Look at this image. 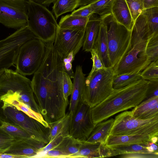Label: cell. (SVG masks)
<instances>
[{
	"label": "cell",
	"instance_id": "6",
	"mask_svg": "<svg viewBox=\"0 0 158 158\" xmlns=\"http://www.w3.org/2000/svg\"><path fill=\"white\" fill-rule=\"evenodd\" d=\"M0 118L27 131L32 138L46 145L49 141L50 129L13 106L1 102Z\"/></svg>",
	"mask_w": 158,
	"mask_h": 158
},
{
	"label": "cell",
	"instance_id": "3",
	"mask_svg": "<svg viewBox=\"0 0 158 158\" xmlns=\"http://www.w3.org/2000/svg\"><path fill=\"white\" fill-rule=\"evenodd\" d=\"M101 18L106 29L109 58L113 68L131 48V31L118 23L111 14Z\"/></svg>",
	"mask_w": 158,
	"mask_h": 158
},
{
	"label": "cell",
	"instance_id": "24",
	"mask_svg": "<svg viewBox=\"0 0 158 158\" xmlns=\"http://www.w3.org/2000/svg\"><path fill=\"white\" fill-rule=\"evenodd\" d=\"M71 118V115L68 112L62 118L49 124L50 127L48 137L49 142L58 136L63 135L65 137L69 135V128Z\"/></svg>",
	"mask_w": 158,
	"mask_h": 158
},
{
	"label": "cell",
	"instance_id": "48",
	"mask_svg": "<svg viewBox=\"0 0 158 158\" xmlns=\"http://www.w3.org/2000/svg\"><path fill=\"white\" fill-rule=\"evenodd\" d=\"M145 145L148 148L151 152H158L157 144L151 142H149L147 144H146Z\"/></svg>",
	"mask_w": 158,
	"mask_h": 158
},
{
	"label": "cell",
	"instance_id": "28",
	"mask_svg": "<svg viewBox=\"0 0 158 158\" xmlns=\"http://www.w3.org/2000/svg\"><path fill=\"white\" fill-rule=\"evenodd\" d=\"M79 7V0H56L53 3L52 10L57 19L62 14L72 12Z\"/></svg>",
	"mask_w": 158,
	"mask_h": 158
},
{
	"label": "cell",
	"instance_id": "22",
	"mask_svg": "<svg viewBox=\"0 0 158 158\" xmlns=\"http://www.w3.org/2000/svg\"><path fill=\"white\" fill-rule=\"evenodd\" d=\"M114 121V119L111 118L97 124L89 138L85 141L105 144L107 138L110 135Z\"/></svg>",
	"mask_w": 158,
	"mask_h": 158
},
{
	"label": "cell",
	"instance_id": "38",
	"mask_svg": "<svg viewBox=\"0 0 158 158\" xmlns=\"http://www.w3.org/2000/svg\"><path fill=\"white\" fill-rule=\"evenodd\" d=\"M63 90L65 98L68 99L71 95L73 89V83L70 76L64 70L63 75Z\"/></svg>",
	"mask_w": 158,
	"mask_h": 158
},
{
	"label": "cell",
	"instance_id": "5",
	"mask_svg": "<svg viewBox=\"0 0 158 158\" xmlns=\"http://www.w3.org/2000/svg\"><path fill=\"white\" fill-rule=\"evenodd\" d=\"M114 75L112 68H105L94 72L86 78L82 102L92 108L105 99L113 92Z\"/></svg>",
	"mask_w": 158,
	"mask_h": 158
},
{
	"label": "cell",
	"instance_id": "26",
	"mask_svg": "<svg viewBox=\"0 0 158 158\" xmlns=\"http://www.w3.org/2000/svg\"><path fill=\"white\" fill-rule=\"evenodd\" d=\"M108 147L111 151L112 156L123 154L154 152H151L145 144H131L113 146Z\"/></svg>",
	"mask_w": 158,
	"mask_h": 158
},
{
	"label": "cell",
	"instance_id": "46",
	"mask_svg": "<svg viewBox=\"0 0 158 158\" xmlns=\"http://www.w3.org/2000/svg\"><path fill=\"white\" fill-rule=\"evenodd\" d=\"M158 7V0H143V10Z\"/></svg>",
	"mask_w": 158,
	"mask_h": 158
},
{
	"label": "cell",
	"instance_id": "40",
	"mask_svg": "<svg viewBox=\"0 0 158 158\" xmlns=\"http://www.w3.org/2000/svg\"><path fill=\"white\" fill-rule=\"evenodd\" d=\"M64 137L63 135H60L56 137L44 147L39 149V153L35 158H36L39 155L55 148L60 144Z\"/></svg>",
	"mask_w": 158,
	"mask_h": 158
},
{
	"label": "cell",
	"instance_id": "31",
	"mask_svg": "<svg viewBox=\"0 0 158 158\" xmlns=\"http://www.w3.org/2000/svg\"><path fill=\"white\" fill-rule=\"evenodd\" d=\"M0 124V127L12 135L15 139H33L24 129L11 124L1 118Z\"/></svg>",
	"mask_w": 158,
	"mask_h": 158
},
{
	"label": "cell",
	"instance_id": "13",
	"mask_svg": "<svg viewBox=\"0 0 158 158\" xmlns=\"http://www.w3.org/2000/svg\"><path fill=\"white\" fill-rule=\"evenodd\" d=\"M85 29L74 30L58 28L53 46L63 59L73 52L75 56L82 46Z\"/></svg>",
	"mask_w": 158,
	"mask_h": 158
},
{
	"label": "cell",
	"instance_id": "12",
	"mask_svg": "<svg viewBox=\"0 0 158 158\" xmlns=\"http://www.w3.org/2000/svg\"><path fill=\"white\" fill-rule=\"evenodd\" d=\"M91 109L82 102L71 116L69 135L81 141H85L94 129V125L92 117Z\"/></svg>",
	"mask_w": 158,
	"mask_h": 158
},
{
	"label": "cell",
	"instance_id": "4",
	"mask_svg": "<svg viewBox=\"0 0 158 158\" xmlns=\"http://www.w3.org/2000/svg\"><path fill=\"white\" fill-rule=\"evenodd\" d=\"M27 26L46 44L53 43L59 28L52 13L46 7L27 1Z\"/></svg>",
	"mask_w": 158,
	"mask_h": 158
},
{
	"label": "cell",
	"instance_id": "23",
	"mask_svg": "<svg viewBox=\"0 0 158 158\" xmlns=\"http://www.w3.org/2000/svg\"><path fill=\"white\" fill-rule=\"evenodd\" d=\"M151 36L143 11L135 20L131 30L132 47L141 40H147Z\"/></svg>",
	"mask_w": 158,
	"mask_h": 158
},
{
	"label": "cell",
	"instance_id": "11",
	"mask_svg": "<svg viewBox=\"0 0 158 158\" xmlns=\"http://www.w3.org/2000/svg\"><path fill=\"white\" fill-rule=\"evenodd\" d=\"M27 1L0 0V23L18 29L27 25Z\"/></svg>",
	"mask_w": 158,
	"mask_h": 158
},
{
	"label": "cell",
	"instance_id": "50",
	"mask_svg": "<svg viewBox=\"0 0 158 158\" xmlns=\"http://www.w3.org/2000/svg\"><path fill=\"white\" fill-rule=\"evenodd\" d=\"M80 7L90 4L97 0H79Z\"/></svg>",
	"mask_w": 158,
	"mask_h": 158
},
{
	"label": "cell",
	"instance_id": "41",
	"mask_svg": "<svg viewBox=\"0 0 158 158\" xmlns=\"http://www.w3.org/2000/svg\"><path fill=\"white\" fill-rule=\"evenodd\" d=\"M75 56L73 52L63 59L64 67L65 71L70 76L71 78H73L74 73L72 69V63L74 59Z\"/></svg>",
	"mask_w": 158,
	"mask_h": 158
},
{
	"label": "cell",
	"instance_id": "29",
	"mask_svg": "<svg viewBox=\"0 0 158 158\" xmlns=\"http://www.w3.org/2000/svg\"><path fill=\"white\" fill-rule=\"evenodd\" d=\"M141 72L114 75L113 79L112 86L114 89H119L142 79Z\"/></svg>",
	"mask_w": 158,
	"mask_h": 158
},
{
	"label": "cell",
	"instance_id": "32",
	"mask_svg": "<svg viewBox=\"0 0 158 158\" xmlns=\"http://www.w3.org/2000/svg\"><path fill=\"white\" fill-rule=\"evenodd\" d=\"M114 0H97L89 5L94 14L100 17L111 14L112 6Z\"/></svg>",
	"mask_w": 158,
	"mask_h": 158
},
{
	"label": "cell",
	"instance_id": "27",
	"mask_svg": "<svg viewBox=\"0 0 158 158\" xmlns=\"http://www.w3.org/2000/svg\"><path fill=\"white\" fill-rule=\"evenodd\" d=\"M1 102H6L13 106L17 109L22 111L30 117L40 122L45 126L50 128L49 125L44 120L40 114L35 112L24 103L14 99L3 100L1 101Z\"/></svg>",
	"mask_w": 158,
	"mask_h": 158
},
{
	"label": "cell",
	"instance_id": "20",
	"mask_svg": "<svg viewBox=\"0 0 158 158\" xmlns=\"http://www.w3.org/2000/svg\"><path fill=\"white\" fill-rule=\"evenodd\" d=\"M152 137L148 135H109L105 144L108 147L131 144H147L151 142Z\"/></svg>",
	"mask_w": 158,
	"mask_h": 158
},
{
	"label": "cell",
	"instance_id": "30",
	"mask_svg": "<svg viewBox=\"0 0 158 158\" xmlns=\"http://www.w3.org/2000/svg\"><path fill=\"white\" fill-rule=\"evenodd\" d=\"M80 143L81 141L69 135L65 137L55 148L63 152L66 155L67 158H72L73 156L78 152Z\"/></svg>",
	"mask_w": 158,
	"mask_h": 158
},
{
	"label": "cell",
	"instance_id": "14",
	"mask_svg": "<svg viewBox=\"0 0 158 158\" xmlns=\"http://www.w3.org/2000/svg\"><path fill=\"white\" fill-rule=\"evenodd\" d=\"M46 144L32 138L15 139L3 153L18 155L24 158H35L39 149Z\"/></svg>",
	"mask_w": 158,
	"mask_h": 158
},
{
	"label": "cell",
	"instance_id": "43",
	"mask_svg": "<svg viewBox=\"0 0 158 158\" xmlns=\"http://www.w3.org/2000/svg\"><path fill=\"white\" fill-rule=\"evenodd\" d=\"M36 158H67V156L61 151L54 148L39 155Z\"/></svg>",
	"mask_w": 158,
	"mask_h": 158
},
{
	"label": "cell",
	"instance_id": "36",
	"mask_svg": "<svg viewBox=\"0 0 158 158\" xmlns=\"http://www.w3.org/2000/svg\"><path fill=\"white\" fill-rule=\"evenodd\" d=\"M131 12L134 22L144 10L143 0H125Z\"/></svg>",
	"mask_w": 158,
	"mask_h": 158
},
{
	"label": "cell",
	"instance_id": "37",
	"mask_svg": "<svg viewBox=\"0 0 158 158\" xmlns=\"http://www.w3.org/2000/svg\"><path fill=\"white\" fill-rule=\"evenodd\" d=\"M15 139L0 127V153H3L12 144Z\"/></svg>",
	"mask_w": 158,
	"mask_h": 158
},
{
	"label": "cell",
	"instance_id": "18",
	"mask_svg": "<svg viewBox=\"0 0 158 158\" xmlns=\"http://www.w3.org/2000/svg\"><path fill=\"white\" fill-rule=\"evenodd\" d=\"M111 14L115 19L130 31L134 24L129 8L125 0H114Z\"/></svg>",
	"mask_w": 158,
	"mask_h": 158
},
{
	"label": "cell",
	"instance_id": "8",
	"mask_svg": "<svg viewBox=\"0 0 158 158\" xmlns=\"http://www.w3.org/2000/svg\"><path fill=\"white\" fill-rule=\"evenodd\" d=\"M46 48V44L37 37L26 42L20 48L16 71L25 76L34 74L44 59Z\"/></svg>",
	"mask_w": 158,
	"mask_h": 158
},
{
	"label": "cell",
	"instance_id": "44",
	"mask_svg": "<svg viewBox=\"0 0 158 158\" xmlns=\"http://www.w3.org/2000/svg\"><path fill=\"white\" fill-rule=\"evenodd\" d=\"M121 155V158H158V152L151 153H139L131 154H123Z\"/></svg>",
	"mask_w": 158,
	"mask_h": 158
},
{
	"label": "cell",
	"instance_id": "1",
	"mask_svg": "<svg viewBox=\"0 0 158 158\" xmlns=\"http://www.w3.org/2000/svg\"><path fill=\"white\" fill-rule=\"evenodd\" d=\"M149 81L142 79L124 87L114 89L105 99L91 109L95 125L120 112L134 108L146 98Z\"/></svg>",
	"mask_w": 158,
	"mask_h": 158
},
{
	"label": "cell",
	"instance_id": "25",
	"mask_svg": "<svg viewBox=\"0 0 158 158\" xmlns=\"http://www.w3.org/2000/svg\"><path fill=\"white\" fill-rule=\"evenodd\" d=\"M89 17L74 16L71 14L62 16L58 24L59 27L74 30H84Z\"/></svg>",
	"mask_w": 158,
	"mask_h": 158
},
{
	"label": "cell",
	"instance_id": "42",
	"mask_svg": "<svg viewBox=\"0 0 158 158\" xmlns=\"http://www.w3.org/2000/svg\"><path fill=\"white\" fill-rule=\"evenodd\" d=\"M94 14V10L89 4L80 7L77 9L73 11L71 14L74 16L89 17Z\"/></svg>",
	"mask_w": 158,
	"mask_h": 158
},
{
	"label": "cell",
	"instance_id": "10",
	"mask_svg": "<svg viewBox=\"0 0 158 158\" xmlns=\"http://www.w3.org/2000/svg\"><path fill=\"white\" fill-rule=\"evenodd\" d=\"M147 40H141L132 47L121 61L113 69L114 75L141 72L151 63L146 52Z\"/></svg>",
	"mask_w": 158,
	"mask_h": 158
},
{
	"label": "cell",
	"instance_id": "51",
	"mask_svg": "<svg viewBox=\"0 0 158 158\" xmlns=\"http://www.w3.org/2000/svg\"></svg>",
	"mask_w": 158,
	"mask_h": 158
},
{
	"label": "cell",
	"instance_id": "34",
	"mask_svg": "<svg viewBox=\"0 0 158 158\" xmlns=\"http://www.w3.org/2000/svg\"><path fill=\"white\" fill-rule=\"evenodd\" d=\"M146 52L151 62L158 60V33L153 35L147 40Z\"/></svg>",
	"mask_w": 158,
	"mask_h": 158
},
{
	"label": "cell",
	"instance_id": "2",
	"mask_svg": "<svg viewBox=\"0 0 158 158\" xmlns=\"http://www.w3.org/2000/svg\"><path fill=\"white\" fill-rule=\"evenodd\" d=\"M10 99L18 100L40 114L31 81L16 71L8 69L0 76V101Z\"/></svg>",
	"mask_w": 158,
	"mask_h": 158
},
{
	"label": "cell",
	"instance_id": "7",
	"mask_svg": "<svg viewBox=\"0 0 158 158\" xmlns=\"http://www.w3.org/2000/svg\"><path fill=\"white\" fill-rule=\"evenodd\" d=\"M110 135L158 136V116L142 119L133 116L131 111H124L115 117Z\"/></svg>",
	"mask_w": 158,
	"mask_h": 158
},
{
	"label": "cell",
	"instance_id": "33",
	"mask_svg": "<svg viewBox=\"0 0 158 158\" xmlns=\"http://www.w3.org/2000/svg\"><path fill=\"white\" fill-rule=\"evenodd\" d=\"M143 11L146 16L151 36L158 33V7L145 10Z\"/></svg>",
	"mask_w": 158,
	"mask_h": 158
},
{
	"label": "cell",
	"instance_id": "47",
	"mask_svg": "<svg viewBox=\"0 0 158 158\" xmlns=\"http://www.w3.org/2000/svg\"><path fill=\"white\" fill-rule=\"evenodd\" d=\"M34 3L45 7L48 6L51 3H53L56 0H27Z\"/></svg>",
	"mask_w": 158,
	"mask_h": 158
},
{
	"label": "cell",
	"instance_id": "17",
	"mask_svg": "<svg viewBox=\"0 0 158 158\" xmlns=\"http://www.w3.org/2000/svg\"><path fill=\"white\" fill-rule=\"evenodd\" d=\"M101 23V18L98 15L94 14L89 17L85 29L82 46L84 51L90 52L93 48Z\"/></svg>",
	"mask_w": 158,
	"mask_h": 158
},
{
	"label": "cell",
	"instance_id": "49",
	"mask_svg": "<svg viewBox=\"0 0 158 158\" xmlns=\"http://www.w3.org/2000/svg\"><path fill=\"white\" fill-rule=\"evenodd\" d=\"M1 158H23L21 156L10 154L0 153Z\"/></svg>",
	"mask_w": 158,
	"mask_h": 158
},
{
	"label": "cell",
	"instance_id": "19",
	"mask_svg": "<svg viewBox=\"0 0 158 158\" xmlns=\"http://www.w3.org/2000/svg\"><path fill=\"white\" fill-rule=\"evenodd\" d=\"M131 111L133 116L142 119L158 116V96L143 101Z\"/></svg>",
	"mask_w": 158,
	"mask_h": 158
},
{
	"label": "cell",
	"instance_id": "21",
	"mask_svg": "<svg viewBox=\"0 0 158 158\" xmlns=\"http://www.w3.org/2000/svg\"><path fill=\"white\" fill-rule=\"evenodd\" d=\"M93 48L98 53L105 67L112 68L109 56L106 29L102 21Z\"/></svg>",
	"mask_w": 158,
	"mask_h": 158
},
{
	"label": "cell",
	"instance_id": "15",
	"mask_svg": "<svg viewBox=\"0 0 158 158\" xmlns=\"http://www.w3.org/2000/svg\"><path fill=\"white\" fill-rule=\"evenodd\" d=\"M86 77L82 66H77L73 77V89L71 94L69 112L72 116L79 105L82 102V97L85 86Z\"/></svg>",
	"mask_w": 158,
	"mask_h": 158
},
{
	"label": "cell",
	"instance_id": "45",
	"mask_svg": "<svg viewBox=\"0 0 158 158\" xmlns=\"http://www.w3.org/2000/svg\"><path fill=\"white\" fill-rule=\"evenodd\" d=\"M149 81L147 97L144 100L154 97L158 96V81Z\"/></svg>",
	"mask_w": 158,
	"mask_h": 158
},
{
	"label": "cell",
	"instance_id": "39",
	"mask_svg": "<svg viewBox=\"0 0 158 158\" xmlns=\"http://www.w3.org/2000/svg\"><path fill=\"white\" fill-rule=\"evenodd\" d=\"M91 55V59L93 61L92 68L89 75L98 70L106 68L97 51L94 48L90 52Z\"/></svg>",
	"mask_w": 158,
	"mask_h": 158
},
{
	"label": "cell",
	"instance_id": "9",
	"mask_svg": "<svg viewBox=\"0 0 158 158\" xmlns=\"http://www.w3.org/2000/svg\"><path fill=\"white\" fill-rule=\"evenodd\" d=\"M36 37L27 26H25L0 40V76L6 69L15 64L22 45Z\"/></svg>",
	"mask_w": 158,
	"mask_h": 158
},
{
	"label": "cell",
	"instance_id": "35",
	"mask_svg": "<svg viewBox=\"0 0 158 158\" xmlns=\"http://www.w3.org/2000/svg\"><path fill=\"white\" fill-rule=\"evenodd\" d=\"M142 78L150 81H158V60L153 61L140 73Z\"/></svg>",
	"mask_w": 158,
	"mask_h": 158
},
{
	"label": "cell",
	"instance_id": "16",
	"mask_svg": "<svg viewBox=\"0 0 158 158\" xmlns=\"http://www.w3.org/2000/svg\"><path fill=\"white\" fill-rule=\"evenodd\" d=\"M112 156L110 149L105 144L81 141L78 152L72 158H103Z\"/></svg>",
	"mask_w": 158,
	"mask_h": 158
}]
</instances>
